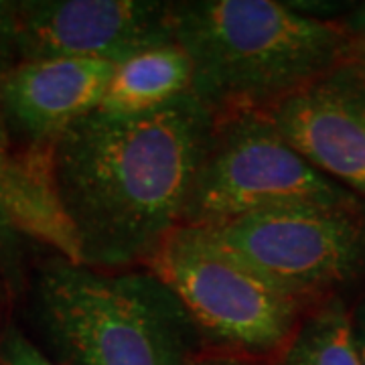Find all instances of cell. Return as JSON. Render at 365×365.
<instances>
[{
    "label": "cell",
    "instance_id": "obj_1",
    "mask_svg": "<svg viewBox=\"0 0 365 365\" xmlns=\"http://www.w3.org/2000/svg\"><path fill=\"white\" fill-rule=\"evenodd\" d=\"M217 116L193 91L143 116L100 110L55 140V170L86 266L144 264L182 215Z\"/></svg>",
    "mask_w": 365,
    "mask_h": 365
},
{
    "label": "cell",
    "instance_id": "obj_2",
    "mask_svg": "<svg viewBox=\"0 0 365 365\" xmlns=\"http://www.w3.org/2000/svg\"><path fill=\"white\" fill-rule=\"evenodd\" d=\"M173 41L191 61V91L225 116L274 106L349 61L353 41L276 0L173 2Z\"/></svg>",
    "mask_w": 365,
    "mask_h": 365
},
{
    "label": "cell",
    "instance_id": "obj_3",
    "mask_svg": "<svg viewBox=\"0 0 365 365\" xmlns=\"http://www.w3.org/2000/svg\"><path fill=\"white\" fill-rule=\"evenodd\" d=\"M43 317L79 365H187L199 337L182 302L150 270L55 260L39 282Z\"/></svg>",
    "mask_w": 365,
    "mask_h": 365
},
{
    "label": "cell",
    "instance_id": "obj_4",
    "mask_svg": "<svg viewBox=\"0 0 365 365\" xmlns=\"http://www.w3.org/2000/svg\"><path fill=\"white\" fill-rule=\"evenodd\" d=\"M144 264L181 300L199 337L223 351L252 357L280 353L313 307L201 227H177Z\"/></svg>",
    "mask_w": 365,
    "mask_h": 365
},
{
    "label": "cell",
    "instance_id": "obj_5",
    "mask_svg": "<svg viewBox=\"0 0 365 365\" xmlns=\"http://www.w3.org/2000/svg\"><path fill=\"white\" fill-rule=\"evenodd\" d=\"M288 207L359 211L365 203L294 150L268 112L217 116L181 225L207 230Z\"/></svg>",
    "mask_w": 365,
    "mask_h": 365
},
{
    "label": "cell",
    "instance_id": "obj_6",
    "mask_svg": "<svg viewBox=\"0 0 365 365\" xmlns=\"http://www.w3.org/2000/svg\"><path fill=\"white\" fill-rule=\"evenodd\" d=\"M205 232L309 304L365 280V209H272Z\"/></svg>",
    "mask_w": 365,
    "mask_h": 365
},
{
    "label": "cell",
    "instance_id": "obj_7",
    "mask_svg": "<svg viewBox=\"0 0 365 365\" xmlns=\"http://www.w3.org/2000/svg\"><path fill=\"white\" fill-rule=\"evenodd\" d=\"M173 2L158 0H26L19 2L21 57L100 59L175 43Z\"/></svg>",
    "mask_w": 365,
    "mask_h": 365
},
{
    "label": "cell",
    "instance_id": "obj_8",
    "mask_svg": "<svg viewBox=\"0 0 365 365\" xmlns=\"http://www.w3.org/2000/svg\"><path fill=\"white\" fill-rule=\"evenodd\" d=\"M314 169L365 203V76L349 61L268 112Z\"/></svg>",
    "mask_w": 365,
    "mask_h": 365
},
{
    "label": "cell",
    "instance_id": "obj_9",
    "mask_svg": "<svg viewBox=\"0 0 365 365\" xmlns=\"http://www.w3.org/2000/svg\"><path fill=\"white\" fill-rule=\"evenodd\" d=\"M114 66L100 59L23 61L0 79L2 116L26 143H55L100 108Z\"/></svg>",
    "mask_w": 365,
    "mask_h": 365
},
{
    "label": "cell",
    "instance_id": "obj_10",
    "mask_svg": "<svg viewBox=\"0 0 365 365\" xmlns=\"http://www.w3.org/2000/svg\"><path fill=\"white\" fill-rule=\"evenodd\" d=\"M0 227L57 250L61 260L83 264L78 232L57 181L55 143H25L9 150L0 182Z\"/></svg>",
    "mask_w": 365,
    "mask_h": 365
},
{
    "label": "cell",
    "instance_id": "obj_11",
    "mask_svg": "<svg viewBox=\"0 0 365 365\" xmlns=\"http://www.w3.org/2000/svg\"><path fill=\"white\" fill-rule=\"evenodd\" d=\"M191 61L177 43L144 49L118 61L100 112L110 116L150 114L191 91Z\"/></svg>",
    "mask_w": 365,
    "mask_h": 365
},
{
    "label": "cell",
    "instance_id": "obj_12",
    "mask_svg": "<svg viewBox=\"0 0 365 365\" xmlns=\"http://www.w3.org/2000/svg\"><path fill=\"white\" fill-rule=\"evenodd\" d=\"M278 355L280 365H364L353 333V302L331 294L313 304Z\"/></svg>",
    "mask_w": 365,
    "mask_h": 365
},
{
    "label": "cell",
    "instance_id": "obj_13",
    "mask_svg": "<svg viewBox=\"0 0 365 365\" xmlns=\"http://www.w3.org/2000/svg\"><path fill=\"white\" fill-rule=\"evenodd\" d=\"M23 63L19 2L0 0V79Z\"/></svg>",
    "mask_w": 365,
    "mask_h": 365
},
{
    "label": "cell",
    "instance_id": "obj_14",
    "mask_svg": "<svg viewBox=\"0 0 365 365\" xmlns=\"http://www.w3.org/2000/svg\"><path fill=\"white\" fill-rule=\"evenodd\" d=\"M2 365H55L43 353L26 341L16 331L9 333V337L2 345Z\"/></svg>",
    "mask_w": 365,
    "mask_h": 365
},
{
    "label": "cell",
    "instance_id": "obj_15",
    "mask_svg": "<svg viewBox=\"0 0 365 365\" xmlns=\"http://www.w3.org/2000/svg\"><path fill=\"white\" fill-rule=\"evenodd\" d=\"M335 23L349 35L353 43H365V2H353L343 9Z\"/></svg>",
    "mask_w": 365,
    "mask_h": 365
},
{
    "label": "cell",
    "instance_id": "obj_16",
    "mask_svg": "<svg viewBox=\"0 0 365 365\" xmlns=\"http://www.w3.org/2000/svg\"><path fill=\"white\" fill-rule=\"evenodd\" d=\"M187 365H264L258 357L242 355V353H207V355H193Z\"/></svg>",
    "mask_w": 365,
    "mask_h": 365
},
{
    "label": "cell",
    "instance_id": "obj_17",
    "mask_svg": "<svg viewBox=\"0 0 365 365\" xmlns=\"http://www.w3.org/2000/svg\"><path fill=\"white\" fill-rule=\"evenodd\" d=\"M353 333H355L361 361L365 365V290L359 294V299L353 302Z\"/></svg>",
    "mask_w": 365,
    "mask_h": 365
},
{
    "label": "cell",
    "instance_id": "obj_18",
    "mask_svg": "<svg viewBox=\"0 0 365 365\" xmlns=\"http://www.w3.org/2000/svg\"><path fill=\"white\" fill-rule=\"evenodd\" d=\"M9 150H11V146H9V134H6V120L0 110V182H2V175H4V167H6Z\"/></svg>",
    "mask_w": 365,
    "mask_h": 365
},
{
    "label": "cell",
    "instance_id": "obj_19",
    "mask_svg": "<svg viewBox=\"0 0 365 365\" xmlns=\"http://www.w3.org/2000/svg\"><path fill=\"white\" fill-rule=\"evenodd\" d=\"M349 63L357 67L365 76V43H353L351 53H349Z\"/></svg>",
    "mask_w": 365,
    "mask_h": 365
}]
</instances>
